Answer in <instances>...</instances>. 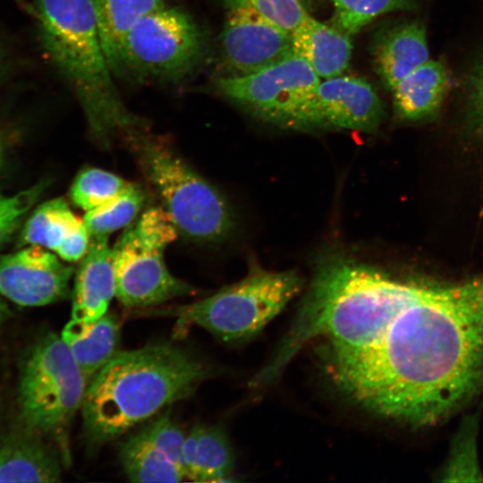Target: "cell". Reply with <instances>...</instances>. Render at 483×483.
<instances>
[{
  "instance_id": "12",
  "label": "cell",
  "mask_w": 483,
  "mask_h": 483,
  "mask_svg": "<svg viewBox=\"0 0 483 483\" xmlns=\"http://www.w3.org/2000/svg\"><path fill=\"white\" fill-rule=\"evenodd\" d=\"M184 438L169 411L158 415L121 445L119 457L127 478L133 482L184 480Z\"/></svg>"
},
{
  "instance_id": "10",
  "label": "cell",
  "mask_w": 483,
  "mask_h": 483,
  "mask_svg": "<svg viewBox=\"0 0 483 483\" xmlns=\"http://www.w3.org/2000/svg\"><path fill=\"white\" fill-rule=\"evenodd\" d=\"M220 44L225 76L249 75L295 55L291 31L246 6L229 8Z\"/></svg>"
},
{
  "instance_id": "6",
  "label": "cell",
  "mask_w": 483,
  "mask_h": 483,
  "mask_svg": "<svg viewBox=\"0 0 483 483\" xmlns=\"http://www.w3.org/2000/svg\"><path fill=\"white\" fill-rule=\"evenodd\" d=\"M202 29L167 4L141 18L124 38L113 74L140 81H174L191 75L208 54Z\"/></svg>"
},
{
  "instance_id": "27",
  "label": "cell",
  "mask_w": 483,
  "mask_h": 483,
  "mask_svg": "<svg viewBox=\"0 0 483 483\" xmlns=\"http://www.w3.org/2000/svg\"><path fill=\"white\" fill-rule=\"evenodd\" d=\"M229 8L250 7L284 29L293 31L309 16L307 0H224Z\"/></svg>"
},
{
  "instance_id": "7",
  "label": "cell",
  "mask_w": 483,
  "mask_h": 483,
  "mask_svg": "<svg viewBox=\"0 0 483 483\" xmlns=\"http://www.w3.org/2000/svg\"><path fill=\"white\" fill-rule=\"evenodd\" d=\"M292 270L252 269L238 283L173 310L181 322L199 326L224 342L247 340L259 333L300 292Z\"/></svg>"
},
{
  "instance_id": "28",
  "label": "cell",
  "mask_w": 483,
  "mask_h": 483,
  "mask_svg": "<svg viewBox=\"0 0 483 483\" xmlns=\"http://www.w3.org/2000/svg\"><path fill=\"white\" fill-rule=\"evenodd\" d=\"M40 191L38 187L11 196L0 195V247L15 230Z\"/></svg>"
},
{
  "instance_id": "5",
  "label": "cell",
  "mask_w": 483,
  "mask_h": 483,
  "mask_svg": "<svg viewBox=\"0 0 483 483\" xmlns=\"http://www.w3.org/2000/svg\"><path fill=\"white\" fill-rule=\"evenodd\" d=\"M87 379L70 350L55 333L30 348L20 374L18 405L23 426L56 441L69 461L68 428L81 409Z\"/></svg>"
},
{
  "instance_id": "21",
  "label": "cell",
  "mask_w": 483,
  "mask_h": 483,
  "mask_svg": "<svg viewBox=\"0 0 483 483\" xmlns=\"http://www.w3.org/2000/svg\"><path fill=\"white\" fill-rule=\"evenodd\" d=\"M448 87L449 75L445 66L429 59L392 89L394 110L407 120L431 115L442 104Z\"/></svg>"
},
{
  "instance_id": "3",
  "label": "cell",
  "mask_w": 483,
  "mask_h": 483,
  "mask_svg": "<svg viewBox=\"0 0 483 483\" xmlns=\"http://www.w3.org/2000/svg\"><path fill=\"white\" fill-rule=\"evenodd\" d=\"M46 52L73 89L90 135L109 147L146 129L123 101L104 52L92 0H35Z\"/></svg>"
},
{
  "instance_id": "1",
  "label": "cell",
  "mask_w": 483,
  "mask_h": 483,
  "mask_svg": "<svg viewBox=\"0 0 483 483\" xmlns=\"http://www.w3.org/2000/svg\"><path fill=\"white\" fill-rule=\"evenodd\" d=\"M327 339L330 375L352 401L384 418L434 424L483 381V277L364 291L335 311Z\"/></svg>"
},
{
  "instance_id": "11",
  "label": "cell",
  "mask_w": 483,
  "mask_h": 483,
  "mask_svg": "<svg viewBox=\"0 0 483 483\" xmlns=\"http://www.w3.org/2000/svg\"><path fill=\"white\" fill-rule=\"evenodd\" d=\"M71 266L38 245L0 258V294L26 307H38L67 296Z\"/></svg>"
},
{
  "instance_id": "4",
  "label": "cell",
  "mask_w": 483,
  "mask_h": 483,
  "mask_svg": "<svg viewBox=\"0 0 483 483\" xmlns=\"http://www.w3.org/2000/svg\"><path fill=\"white\" fill-rule=\"evenodd\" d=\"M140 170L159 197L178 233L215 242L232 227V215L223 196L167 142L141 133L131 136Z\"/></svg>"
},
{
  "instance_id": "31",
  "label": "cell",
  "mask_w": 483,
  "mask_h": 483,
  "mask_svg": "<svg viewBox=\"0 0 483 483\" xmlns=\"http://www.w3.org/2000/svg\"><path fill=\"white\" fill-rule=\"evenodd\" d=\"M3 150H4L3 139L0 135V165H1L2 157H3Z\"/></svg>"
},
{
  "instance_id": "26",
  "label": "cell",
  "mask_w": 483,
  "mask_h": 483,
  "mask_svg": "<svg viewBox=\"0 0 483 483\" xmlns=\"http://www.w3.org/2000/svg\"><path fill=\"white\" fill-rule=\"evenodd\" d=\"M475 419L461 428L442 473V481H481L476 446Z\"/></svg>"
},
{
  "instance_id": "19",
  "label": "cell",
  "mask_w": 483,
  "mask_h": 483,
  "mask_svg": "<svg viewBox=\"0 0 483 483\" xmlns=\"http://www.w3.org/2000/svg\"><path fill=\"white\" fill-rule=\"evenodd\" d=\"M185 479L196 482H225L233 470V453L218 427L197 425L185 435L182 450Z\"/></svg>"
},
{
  "instance_id": "29",
  "label": "cell",
  "mask_w": 483,
  "mask_h": 483,
  "mask_svg": "<svg viewBox=\"0 0 483 483\" xmlns=\"http://www.w3.org/2000/svg\"><path fill=\"white\" fill-rule=\"evenodd\" d=\"M468 104L470 119L483 132V58L470 73L468 86Z\"/></svg>"
},
{
  "instance_id": "15",
  "label": "cell",
  "mask_w": 483,
  "mask_h": 483,
  "mask_svg": "<svg viewBox=\"0 0 483 483\" xmlns=\"http://www.w3.org/2000/svg\"><path fill=\"white\" fill-rule=\"evenodd\" d=\"M115 296L112 250L108 237L90 236L75 274L72 318L94 322L103 317Z\"/></svg>"
},
{
  "instance_id": "13",
  "label": "cell",
  "mask_w": 483,
  "mask_h": 483,
  "mask_svg": "<svg viewBox=\"0 0 483 483\" xmlns=\"http://www.w3.org/2000/svg\"><path fill=\"white\" fill-rule=\"evenodd\" d=\"M383 104L365 80L339 75L320 81L309 106V129L333 126L371 132L380 124Z\"/></svg>"
},
{
  "instance_id": "25",
  "label": "cell",
  "mask_w": 483,
  "mask_h": 483,
  "mask_svg": "<svg viewBox=\"0 0 483 483\" xmlns=\"http://www.w3.org/2000/svg\"><path fill=\"white\" fill-rule=\"evenodd\" d=\"M335 27L352 36L386 13L415 7L420 0H331Z\"/></svg>"
},
{
  "instance_id": "14",
  "label": "cell",
  "mask_w": 483,
  "mask_h": 483,
  "mask_svg": "<svg viewBox=\"0 0 483 483\" xmlns=\"http://www.w3.org/2000/svg\"><path fill=\"white\" fill-rule=\"evenodd\" d=\"M22 242L47 249L65 261H77L88 250L90 234L63 199L38 207L22 231Z\"/></svg>"
},
{
  "instance_id": "24",
  "label": "cell",
  "mask_w": 483,
  "mask_h": 483,
  "mask_svg": "<svg viewBox=\"0 0 483 483\" xmlns=\"http://www.w3.org/2000/svg\"><path fill=\"white\" fill-rule=\"evenodd\" d=\"M145 201L142 190L135 184L112 202L85 212L84 224L90 236L105 235L128 226L140 212Z\"/></svg>"
},
{
  "instance_id": "30",
  "label": "cell",
  "mask_w": 483,
  "mask_h": 483,
  "mask_svg": "<svg viewBox=\"0 0 483 483\" xmlns=\"http://www.w3.org/2000/svg\"><path fill=\"white\" fill-rule=\"evenodd\" d=\"M7 308L5 304L3 302V301L0 299V325L4 321L6 314H7Z\"/></svg>"
},
{
  "instance_id": "16",
  "label": "cell",
  "mask_w": 483,
  "mask_h": 483,
  "mask_svg": "<svg viewBox=\"0 0 483 483\" xmlns=\"http://www.w3.org/2000/svg\"><path fill=\"white\" fill-rule=\"evenodd\" d=\"M42 435L23 426L0 441V482H56L61 466Z\"/></svg>"
},
{
  "instance_id": "9",
  "label": "cell",
  "mask_w": 483,
  "mask_h": 483,
  "mask_svg": "<svg viewBox=\"0 0 483 483\" xmlns=\"http://www.w3.org/2000/svg\"><path fill=\"white\" fill-rule=\"evenodd\" d=\"M320 82L310 65L293 55L259 72L224 76L216 89L224 97L269 123L309 129V106Z\"/></svg>"
},
{
  "instance_id": "17",
  "label": "cell",
  "mask_w": 483,
  "mask_h": 483,
  "mask_svg": "<svg viewBox=\"0 0 483 483\" xmlns=\"http://www.w3.org/2000/svg\"><path fill=\"white\" fill-rule=\"evenodd\" d=\"M375 70L391 90L412 71L429 60L427 34L419 21H410L384 33L373 47Z\"/></svg>"
},
{
  "instance_id": "22",
  "label": "cell",
  "mask_w": 483,
  "mask_h": 483,
  "mask_svg": "<svg viewBox=\"0 0 483 483\" xmlns=\"http://www.w3.org/2000/svg\"><path fill=\"white\" fill-rule=\"evenodd\" d=\"M107 62L112 67L131 29L144 16L166 5L165 0H92Z\"/></svg>"
},
{
  "instance_id": "18",
  "label": "cell",
  "mask_w": 483,
  "mask_h": 483,
  "mask_svg": "<svg viewBox=\"0 0 483 483\" xmlns=\"http://www.w3.org/2000/svg\"><path fill=\"white\" fill-rule=\"evenodd\" d=\"M295 55L303 58L320 79L342 75L352 56L350 36L310 15L292 31Z\"/></svg>"
},
{
  "instance_id": "23",
  "label": "cell",
  "mask_w": 483,
  "mask_h": 483,
  "mask_svg": "<svg viewBox=\"0 0 483 483\" xmlns=\"http://www.w3.org/2000/svg\"><path fill=\"white\" fill-rule=\"evenodd\" d=\"M131 184L110 172L89 167L77 174L70 190V197L77 207L89 212L112 202Z\"/></svg>"
},
{
  "instance_id": "8",
  "label": "cell",
  "mask_w": 483,
  "mask_h": 483,
  "mask_svg": "<svg viewBox=\"0 0 483 483\" xmlns=\"http://www.w3.org/2000/svg\"><path fill=\"white\" fill-rule=\"evenodd\" d=\"M177 234L162 207L147 208L125 227L111 248L115 297L123 305L143 308L195 291L174 276L165 262V250Z\"/></svg>"
},
{
  "instance_id": "2",
  "label": "cell",
  "mask_w": 483,
  "mask_h": 483,
  "mask_svg": "<svg viewBox=\"0 0 483 483\" xmlns=\"http://www.w3.org/2000/svg\"><path fill=\"white\" fill-rule=\"evenodd\" d=\"M208 374L190 349L171 343L119 351L88 383L81 406L87 442L96 446L118 438L189 397Z\"/></svg>"
},
{
  "instance_id": "20",
  "label": "cell",
  "mask_w": 483,
  "mask_h": 483,
  "mask_svg": "<svg viewBox=\"0 0 483 483\" xmlns=\"http://www.w3.org/2000/svg\"><path fill=\"white\" fill-rule=\"evenodd\" d=\"M60 336L88 382L119 352L120 326L111 314L89 323L72 318Z\"/></svg>"
}]
</instances>
